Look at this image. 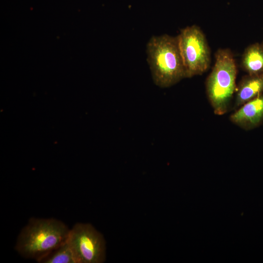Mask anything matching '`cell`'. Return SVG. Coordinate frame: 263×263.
Returning a JSON list of instances; mask_svg holds the SVG:
<instances>
[{
    "label": "cell",
    "mask_w": 263,
    "mask_h": 263,
    "mask_svg": "<svg viewBox=\"0 0 263 263\" xmlns=\"http://www.w3.org/2000/svg\"><path fill=\"white\" fill-rule=\"evenodd\" d=\"M261 44H262V46H263V42H262Z\"/></svg>",
    "instance_id": "10"
},
{
    "label": "cell",
    "mask_w": 263,
    "mask_h": 263,
    "mask_svg": "<svg viewBox=\"0 0 263 263\" xmlns=\"http://www.w3.org/2000/svg\"><path fill=\"white\" fill-rule=\"evenodd\" d=\"M242 67L248 75L263 74V46L256 42L244 50L242 57Z\"/></svg>",
    "instance_id": "8"
},
{
    "label": "cell",
    "mask_w": 263,
    "mask_h": 263,
    "mask_svg": "<svg viewBox=\"0 0 263 263\" xmlns=\"http://www.w3.org/2000/svg\"><path fill=\"white\" fill-rule=\"evenodd\" d=\"M263 92V74L248 75L242 79L236 92L235 107H241Z\"/></svg>",
    "instance_id": "7"
},
{
    "label": "cell",
    "mask_w": 263,
    "mask_h": 263,
    "mask_svg": "<svg viewBox=\"0 0 263 263\" xmlns=\"http://www.w3.org/2000/svg\"><path fill=\"white\" fill-rule=\"evenodd\" d=\"M230 120L244 130L259 126L263 121V94L241 106L230 115Z\"/></svg>",
    "instance_id": "6"
},
{
    "label": "cell",
    "mask_w": 263,
    "mask_h": 263,
    "mask_svg": "<svg viewBox=\"0 0 263 263\" xmlns=\"http://www.w3.org/2000/svg\"><path fill=\"white\" fill-rule=\"evenodd\" d=\"M147 61L154 84L170 87L186 78L177 37H152L147 44Z\"/></svg>",
    "instance_id": "2"
},
{
    "label": "cell",
    "mask_w": 263,
    "mask_h": 263,
    "mask_svg": "<svg viewBox=\"0 0 263 263\" xmlns=\"http://www.w3.org/2000/svg\"><path fill=\"white\" fill-rule=\"evenodd\" d=\"M39 262L44 263H75L72 250L66 241Z\"/></svg>",
    "instance_id": "9"
},
{
    "label": "cell",
    "mask_w": 263,
    "mask_h": 263,
    "mask_svg": "<svg viewBox=\"0 0 263 263\" xmlns=\"http://www.w3.org/2000/svg\"><path fill=\"white\" fill-rule=\"evenodd\" d=\"M75 263H101L105 259L103 236L89 224L77 223L67 239Z\"/></svg>",
    "instance_id": "5"
},
{
    "label": "cell",
    "mask_w": 263,
    "mask_h": 263,
    "mask_svg": "<svg viewBox=\"0 0 263 263\" xmlns=\"http://www.w3.org/2000/svg\"><path fill=\"white\" fill-rule=\"evenodd\" d=\"M215 62L206 82L208 100L217 115L226 113L236 89L237 67L233 55L228 49L215 53Z\"/></svg>",
    "instance_id": "3"
},
{
    "label": "cell",
    "mask_w": 263,
    "mask_h": 263,
    "mask_svg": "<svg viewBox=\"0 0 263 263\" xmlns=\"http://www.w3.org/2000/svg\"><path fill=\"white\" fill-rule=\"evenodd\" d=\"M69 231L59 220L32 218L21 231L16 250L23 257L39 262L66 241Z\"/></svg>",
    "instance_id": "1"
},
{
    "label": "cell",
    "mask_w": 263,
    "mask_h": 263,
    "mask_svg": "<svg viewBox=\"0 0 263 263\" xmlns=\"http://www.w3.org/2000/svg\"><path fill=\"white\" fill-rule=\"evenodd\" d=\"M186 78L200 75L210 64V51L206 38L195 25L187 26L177 36Z\"/></svg>",
    "instance_id": "4"
}]
</instances>
